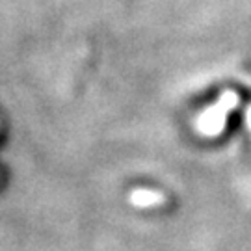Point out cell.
<instances>
[{
	"mask_svg": "<svg viewBox=\"0 0 251 251\" xmlns=\"http://www.w3.org/2000/svg\"><path fill=\"white\" fill-rule=\"evenodd\" d=\"M236 104H238V95H236L234 91H224L222 97L218 99V102L212 104V106H208L205 112L198 117V123H196L198 130L203 136H208V138L218 136L224 130L227 114H229Z\"/></svg>",
	"mask_w": 251,
	"mask_h": 251,
	"instance_id": "obj_1",
	"label": "cell"
},
{
	"mask_svg": "<svg viewBox=\"0 0 251 251\" xmlns=\"http://www.w3.org/2000/svg\"><path fill=\"white\" fill-rule=\"evenodd\" d=\"M246 123H248V128L251 132V104L248 106V112H246Z\"/></svg>",
	"mask_w": 251,
	"mask_h": 251,
	"instance_id": "obj_3",
	"label": "cell"
},
{
	"mask_svg": "<svg viewBox=\"0 0 251 251\" xmlns=\"http://www.w3.org/2000/svg\"><path fill=\"white\" fill-rule=\"evenodd\" d=\"M166 201L164 194L156 192V190H149V188H136L130 192V203L134 206H142V208H147V206H158Z\"/></svg>",
	"mask_w": 251,
	"mask_h": 251,
	"instance_id": "obj_2",
	"label": "cell"
}]
</instances>
